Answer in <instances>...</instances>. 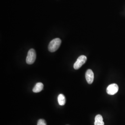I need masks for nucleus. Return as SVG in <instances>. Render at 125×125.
Listing matches in <instances>:
<instances>
[{
	"label": "nucleus",
	"instance_id": "423d86ee",
	"mask_svg": "<svg viewBox=\"0 0 125 125\" xmlns=\"http://www.w3.org/2000/svg\"><path fill=\"white\" fill-rule=\"evenodd\" d=\"M44 88V85L41 83H38L35 85L33 89H32V91L34 93H39Z\"/></svg>",
	"mask_w": 125,
	"mask_h": 125
},
{
	"label": "nucleus",
	"instance_id": "0eeeda50",
	"mask_svg": "<svg viewBox=\"0 0 125 125\" xmlns=\"http://www.w3.org/2000/svg\"><path fill=\"white\" fill-rule=\"evenodd\" d=\"M58 103L61 106H63L65 105V102H66V99L64 95L62 94H59L58 97Z\"/></svg>",
	"mask_w": 125,
	"mask_h": 125
},
{
	"label": "nucleus",
	"instance_id": "1a4fd4ad",
	"mask_svg": "<svg viewBox=\"0 0 125 125\" xmlns=\"http://www.w3.org/2000/svg\"><path fill=\"white\" fill-rule=\"evenodd\" d=\"M37 125H46V123L44 119H40L38 121Z\"/></svg>",
	"mask_w": 125,
	"mask_h": 125
},
{
	"label": "nucleus",
	"instance_id": "6e6552de",
	"mask_svg": "<svg viewBox=\"0 0 125 125\" xmlns=\"http://www.w3.org/2000/svg\"><path fill=\"white\" fill-rule=\"evenodd\" d=\"M95 121H99L101 122L103 121V118L102 116L100 115H98L96 116H95V119H94Z\"/></svg>",
	"mask_w": 125,
	"mask_h": 125
},
{
	"label": "nucleus",
	"instance_id": "9d476101",
	"mask_svg": "<svg viewBox=\"0 0 125 125\" xmlns=\"http://www.w3.org/2000/svg\"><path fill=\"white\" fill-rule=\"evenodd\" d=\"M94 125H104V123L103 121H101V122H99V121H94Z\"/></svg>",
	"mask_w": 125,
	"mask_h": 125
},
{
	"label": "nucleus",
	"instance_id": "7ed1b4c3",
	"mask_svg": "<svg viewBox=\"0 0 125 125\" xmlns=\"http://www.w3.org/2000/svg\"><path fill=\"white\" fill-rule=\"evenodd\" d=\"M87 61V57L84 55H82L78 57L74 64V68L75 70L80 69L82 66Z\"/></svg>",
	"mask_w": 125,
	"mask_h": 125
},
{
	"label": "nucleus",
	"instance_id": "f03ea898",
	"mask_svg": "<svg viewBox=\"0 0 125 125\" xmlns=\"http://www.w3.org/2000/svg\"><path fill=\"white\" fill-rule=\"evenodd\" d=\"M36 58V54L35 51L33 49H31L28 52L26 62L28 64H31L35 62Z\"/></svg>",
	"mask_w": 125,
	"mask_h": 125
},
{
	"label": "nucleus",
	"instance_id": "f257e3e1",
	"mask_svg": "<svg viewBox=\"0 0 125 125\" xmlns=\"http://www.w3.org/2000/svg\"><path fill=\"white\" fill-rule=\"evenodd\" d=\"M61 44V40L59 38H56L52 40L48 45V50L50 52H54L58 50Z\"/></svg>",
	"mask_w": 125,
	"mask_h": 125
},
{
	"label": "nucleus",
	"instance_id": "39448f33",
	"mask_svg": "<svg viewBox=\"0 0 125 125\" xmlns=\"http://www.w3.org/2000/svg\"><path fill=\"white\" fill-rule=\"evenodd\" d=\"M85 77L89 84H90L93 83L94 81V75L93 72L91 70L89 69L87 71L85 74Z\"/></svg>",
	"mask_w": 125,
	"mask_h": 125
},
{
	"label": "nucleus",
	"instance_id": "20e7f679",
	"mask_svg": "<svg viewBox=\"0 0 125 125\" xmlns=\"http://www.w3.org/2000/svg\"><path fill=\"white\" fill-rule=\"evenodd\" d=\"M119 90V87L117 84L115 83L111 84L107 87V92L110 95H114L117 93Z\"/></svg>",
	"mask_w": 125,
	"mask_h": 125
}]
</instances>
